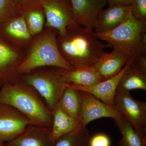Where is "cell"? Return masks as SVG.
<instances>
[{
	"instance_id": "cell-1",
	"label": "cell",
	"mask_w": 146,
	"mask_h": 146,
	"mask_svg": "<svg viewBox=\"0 0 146 146\" xmlns=\"http://www.w3.org/2000/svg\"><path fill=\"white\" fill-rule=\"evenodd\" d=\"M57 44L61 55L74 69L93 66L105 48H111L100 41L93 29L76 24L68 27L64 35H58Z\"/></svg>"
},
{
	"instance_id": "cell-2",
	"label": "cell",
	"mask_w": 146,
	"mask_h": 146,
	"mask_svg": "<svg viewBox=\"0 0 146 146\" xmlns=\"http://www.w3.org/2000/svg\"><path fill=\"white\" fill-rule=\"evenodd\" d=\"M0 104L14 108L23 114L32 125L51 127V111L40 95L20 79L0 88Z\"/></svg>"
},
{
	"instance_id": "cell-3",
	"label": "cell",
	"mask_w": 146,
	"mask_h": 146,
	"mask_svg": "<svg viewBox=\"0 0 146 146\" xmlns=\"http://www.w3.org/2000/svg\"><path fill=\"white\" fill-rule=\"evenodd\" d=\"M58 32L53 29L45 28L35 36L25 50V56L16 69L18 76L43 67H52L68 70H75L64 59L57 44Z\"/></svg>"
},
{
	"instance_id": "cell-4",
	"label": "cell",
	"mask_w": 146,
	"mask_h": 146,
	"mask_svg": "<svg viewBox=\"0 0 146 146\" xmlns=\"http://www.w3.org/2000/svg\"><path fill=\"white\" fill-rule=\"evenodd\" d=\"M146 25L134 18L131 11L122 23L112 30L96 33L100 40L105 41L113 50L123 53L130 58L146 54V46L142 35Z\"/></svg>"
},
{
	"instance_id": "cell-5",
	"label": "cell",
	"mask_w": 146,
	"mask_h": 146,
	"mask_svg": "<svg viewBox=\"0 0 146 146\" xmlns=\"http://www.w3.org/2000/svg\"><path fill=\"white\" fill-rule=\"evenodd\" d=\"M64 70L56 67H43L19 75V79L33 87L51 111L58 104L67 87Z\"/></svg>"
},
{
	"instance_id": "cell-6",
	"label": "cell",
	"mask_w": 146,
	"mask_h": 146,
	"mask_svg": "<svg viewBox=\"0 0 146 146\" xmlns=\"http://www.w3.org/2000/svg\"><path fill=\"white\" fill-rule=\"evenodd\" d=\"M114 108L121 112L146 143V102L133 98L129 91L117 90Z\"/></svg>"
},
{
	"instance_id": "cell-7",
	"label": "cell",
	"mask_w": 146,
	"mask_h": 146,
	"mask_svg": "<svg viewBox=\"0 0 146 146\" xmlns=\"http://www.w3.org/2000/svg\"><path fill=\"white\" fill-rule=\"evenodd\" d=\"M44 10L45 28L54 29L58 35L66 33L68 27L75 24L69 0H36Z\"/></svg>"
},
{
	"instance_id": "cell-8",
	"label": "cell",
	"mask_w": 146,
	"mask_h": 146,
	"mask_svg": "<svg viewBox=\"0 0 146 146\" xmlns=\"http://www.w3.org/2000/svg\"><path fill=\"white\" fill-rule=\"evenodd\" d=\"M25 50L0 35V88L19 79L16 69L25 56Z\"/></svg>"
},
{
	"instance_id": "cell-9",
	"label": "cell",
	"mask_w": 146,
	"mask_h": 146,
	"mask_svg": "<svg viewBox=\"0 0 146 146\" xmlns=\"http://www.w3.org/2000/svg\"><path fill=\"white\" fill-rule=\"evenodd\" d=\"M30 125V121L17 110L0 104V144L12 141Z\"/></svg>"
},
{
	"instance_id": "cell-10",
	"label": "cell",
	"mask_w": 146,
	"mask_h": 146,
	"mask_svg": "<svg viewBox=\"0 0 146 146\" xmlns=\"http://www.w3.org/2000/svg\"><path fill=\"white\" fill-rule=\"evenodd\" d=\"M81 91L82 103L79 121L82 126L86 127L89 123L100 118L115 120L124 117L114 106L104 103L87 92Z\"/></svg>"
},
{
	"instance_id": "cell-11",
	"label": "cell",
	"mask_w": 146,
	"mask_h": 146,
	"mask_svg": "<svg viewBox=\"0 0 146 146\" xmlns=\"http://www.w3.org/2000/svg\"><path fill=\"white\" fill-rule=\"evenodd\" d=\"M0 35L25 50L35 37L29 30L24 14L13 16L4 23L0 26Z\"/></svg>"
},
{
	"instance_id": "cell-12",
	"label": "cell",
	"mask_w": 146,
	"mask_h": 146,
	"mask_svg": "<svg viewBox=\"0 0 146 146\" xmlns=\"http://www.w3.org/2000/svg\"><path fill=\"white\" fill-rule=\"evenodd\" d=\"M76 24L94 29L100 13L107 4L105 0H69Z\"/></svg>"
},
{
	"instance_id": "cell-13",
	"label": "cell",
	"mask_w": 146,
	"mask_h": 146,
	"mask_svg": "<svg viewBox=\"0 0 146 146\" xmlns=\"http://www.w3.org/2000/svg\"><path fill=\"white\" fill-rule=\"evenodd\" d=\"M133 61V58H129L118 74L100 82L94 86H81L68 84L67 85L74 89L87 92L104 103L113 106L115 94L120 79Z\"/></svg>"
},
{
	"instance_id": "cell-14",
	"label": "cell",
	"mask_w": 146,
	"mask_h": 146,
	"mask_svg": "<svg viewBox=\"0 0 146 146\" xmlns=\"http://www.w3.org/2000/svg\"><path fill=\"white\" fill-rule=\"evenodd\" d=\"M51 127L29 125L19 136L4 146H54Z\"/></svg>"
},
{
	"instance_id": "cell-15",
	"label": "cell",
	"mask_w": 146,
	"mask_h": 146,
	"mask_svg": "<svg viewBox=\"0 0 146 146\" xmlns=\"http://www.w3.org/2000/svg\"><path fill=\"white\" fill-rule=\"evenodd\" d=\"M130 58L116 50L104 52L93 67L103 80L119 72Z\"/></svg>"
},
{
	"instance_id": "cell-16",
	"label": "cell",
	"mask_w": 146,
	"mask_h": 146,
	"mask_svg": "<svg viewBox=\"0 0 146 146\" xmlns=\"http://www.w3.org/2000/svg\"><path fill=\"white\" fill-rule=\"evenodd\" d=\"M130 12V7L127 5L109 6L103 9L97 19L95 32L100 33L112 30L121 23Z\"/></svg>"
},
{
	"instance_id": "cell-17",
	"label": "cell",
	"mask_w": 146,
	"mask_h": 146,
	"mask_svg": "<svg viewBox=\"0 0 146 146\" xmlns=\"http://www.w3.org/2000/svg\"><path fill=\"white\" fill-rule=\"evenodd\" d=\"M52 123L51 135L55 142L61 136L71 133L82 127L79 121L68 115L57 105L51 110Z\"/></svg>"
},
{
	"instance_id": "cell-18",
	"label": "cell",
	"mask_w": 146,
	"mask_h": 146,
	"mask_svg": "<svg viewBox=\"0 0 146 146\" xmlns=\"http://www.w3.org/2000/svg\"><path fill=\"white\" fill-rule=\"evenodd\" d=\"M64 78L68 84L91 86L102 81L93 66L82 67L73 70H64Z\"/></svg>"
},
{
	"instance_id": "cell-19",
	"label": "cell",
	"mask_w": 146,
	"mask_h": 146,
	"mask_svg": "<svg viewBox=\"0 0 146 146\" xmlns=\"http://www.w3.org/2000/svg\"><path fill=\"white\" fill-rule=\"evenodd\" d=\"M134 89L146 91V72L137 68L132 62L122 76L117 90L129 92Z\"/></svg>"
},
{
	"instance_id": "cell-20",
	"label": "cell",
	"mask_w": 146,
	"mask_h": 146,
	"mask_svg": "<svg viewBox=\"0 0 146 146\" xmlns=\"http://www.w3.org/2000/svg\"><path fill=\"white\" fill-rule=\"evenodd\" d=\"M82 98L81 91L67 85L58 104L68 115L79 120L81 113Z\"/></svg>"
},
{
	"instance_id": "cell-21",
	"label": "cell",
	"mask_w": 146,
	"mask_h": 146,
	"mask_svg": "<svg viewBox=\"0 0 146 146\" xmlns=\"http://www.w3.org/2000/svg\"><path fill=\"white\" fill-rule=\"evenodd\" d=\"M115 124L121 134L118 146H146L134 128L124 117L114 120Z\"/></svg>"
},
{
	"instance_id": "cell-22",
	"label": "cell",
	"mask_w": 146,
	"mask_h": 146,
	"mask_svg": "<svg viewBox=\"0 0 146 146\" xmlns=\"http://www.w3.org/2000/svg\"><path fill=\"white\" fill-rule=\"evenodd\" d=\"M24 16L27 26L33 36L38 35L44 30L46 18L43 8L39 3L30 7L25 12Z\"/></svg>"
},
{
	"instance_id": "cell-23",
	"label": "cell",
	"mask_w": 146,
	"mask_h": 146,
	"mask_svg": "<svg viewBox=\"0 0 146 146\" xmlns=\"http://www.w3.org/2000/svg\"><path fill=\"white\" fill-rule=\"evenodd\" d=\"M38 3L37 1L29 4H22L16 0H0V26L13 16L25 14L30 7Z\"/></svg>"
},
{
	"instance_id": "cell-24",
	"label": "cell",
	"mask_w": 146,
	"mask_h": 146,
	"mask_svg": "<svg viewBox=\"0 0 146 146\" xmlns=\"http://www.w3.org/2000/svg\"><path fill=\"white\" fill-rule=\"evenodd\" d=\"M90 137L86 127L82 126L58 139L54 146H89Z\"/></svg>"
},
{
	"instance_id": "cell-25",
	"label": "cell",
	"mask_w": 146,
	"mask_h": 146,
	"mask_svg": "<svg viewBox=\"0 0 146 146\" xmlns=\"http://www.w3.org/2000/svg\"><path fill=\"white\" fill-rule=\"evenodd\" d=\"M129 6L133 17L146 25V0H131Z\"/></svg>"
},
{
	"instance_id": "cell-26",
	"label": "cell",
	"mask_w": 146,
	"mask_h": 146,
	"mask_svg": "<svg viewBox=\"0 0 146 146\" xmlns=\"http://www.w3.org/2000/svg\"><path fill=\"white\" fill-rule=\"evenodd\" d=\"M111 140L106 133H96L90 137L89 146H111Z\"/></svg>"
},
{
	"instance_id": "cell-27",
	"label": "cell",
	"mask_w": 146,
	"mask_h": 146,
	"mask_svg": "<svg viewBox=\"0 0 146 146\" xmlns=\"http://www.w3.org/2000/svg\"><path fill=\"white\" fill-rule=\"evenodd\" d=\"M133 63L140 70L146 72V54L140 55L133 58Z\"/></svg>"
},
{
	"instance_id": "cell-28",
	"label": "cell",
	"mask_w": 146,
	"mask_h": 146,
	"mask_svg": "<svg viewBox=\"0 0 146 146\" xmlns=\"http://www.w3.org/2000/svg\"><path fill=\"white\" fill-rule=\"evenodd\" d=\"M109 6L113 5L129 6L131 0H105Z\"/></svg>"
},
{
	"instance_id": "cell-29",
	"label": "cell",
	"mask_w": 146,
	"mask_h": 146,
	"mask_svg": "<svg viewBox=\"0 0 146 146\" xmlns=\"http://www.w3.org/2000/svg\"><path fill=\"white\" fill-rule=\"evenodd\" d=\"M18 2L22 4H29L35 2L36 0H16Z\"/></svg>"
},
{
	"instance_id": "cell-30",
	"label": "cell",
	"mask_w": 146,
	"mask_h": 146,
	"mask_svg": "<svg viewBox=\"0 0 146 146\" xmlns=\"http://www.w3.org/2000/svg\"><path fill=\"white\" fill-rule=\"evenodd\" d=\"M4 145H3V144H0V146H4Z\"/></svg>"
}]
</instances>
